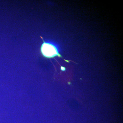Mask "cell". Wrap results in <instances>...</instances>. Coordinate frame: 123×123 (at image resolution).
I'll list each match as a JSON object with an SVG mask.
<instances>
[{
    "label": "cell",
    "instance_id": "cell-1",
    "mask_svg": "<svg viewBox=\"0 0 123 123\" xmlns=\"http://www.w3.org/2000/svg\"><path fill=\"white\" fill-rule=\"evenodd\" d=\"M43 43L40 48L41 53L43 56L47 58H51L58 56L62 57L61 55L58 52L57 48L53 44L46 43L43 39L41 37Z\"/></svg>",
    "mask_w": 123,
    "mask_h": 123
},
{
    "label": "cell",
    "instance_id": "cell-2",
    "mask_svg": "<svg viewBox=\"0 0 123 123\" xmlns=\"http://www.w3.org/2000/svg\"><path fill=\"white\" fill-rule=\"evenodd\" d=\"M61 70H62V71H65V70H66L65 68H64V67H63V66H61Z\"/></svg>",
    "mask_w": 123,
    "mask_h": 123
}]
</instances>
